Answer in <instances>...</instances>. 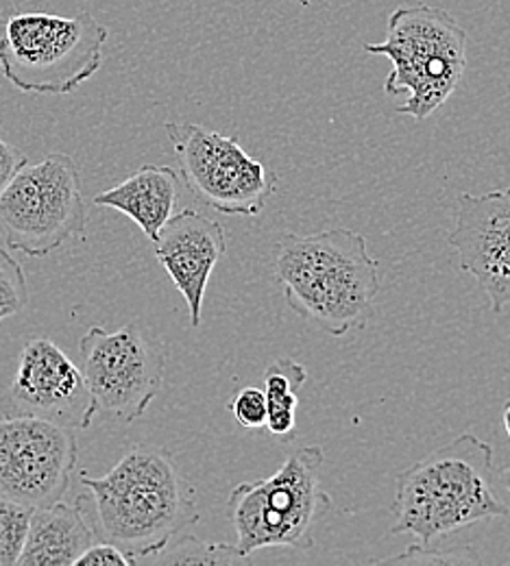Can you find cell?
Returning a JSON list of instances; mask_svg holds the SVG:
<instances>
[{
	"mask_svg": "<svg viewBox=\"0 0 510 566\" xmlns=\"http://www.w3.org/2000/svg\"><path fill=\"white\" fill-rule=\"evenodd\" d=\"M79 355L96 415L134 423L162 390L166 345L140 321L116 332L90 327L79 340Z\"/></svg>",
	"mask_w": 510,
	"mask_h": 566,
	"instance_id": "cell-8",
	"label": "cell"
},
{
	"mask_svg": "<svg viewBox=\"0 0 510 566\" xmlns=\"http://www.w3.org/2000/svg\"><path fill=\"white\" fill-rule=\"evenodd\" d=\"M96 541L79 501H58L31 514L27 545L15 566H74Z\"/></svg>",
	"mask_w": 510,
	"mask_h": 566,
	"instance_id": "cell-14",
	"label": "cell"
},
{
	"mask_svg": "<svg viewBox=\"0 0 510 566\" xmlns=\"http://www.w3.org/2000/svg\"><path fill=\"white\" fill-rule=\"evenodd\" d=\"M33 510L0 496V566H15L27 545Z\"/></svg>",
	"mask_w": 510,
	"mask_h": 566,
	"instance_id": "cell-18",
	"label": "cell"
},
{
	"mask_svg": "<svg viewBox=\"0 0 510 566\" xmlns=\"http://www.w3.org/2000/svg\"><path fill=\"white\" fill-rule=\"evenodd\" d=\"M377 271L365 235L350 229L284 233L275 244V277L284 285L287 303L332 338L371 323L379 294Z\"/></svg>",
	"mask_w": 510,
	"mask_h": 566,
	"instance_id": "cell-2",
	"label": "cell"
},
{
	"mask_svg": "<svg viewBox=\"0 0 510 566\" xmlns=\"http://www.w3.org/2000/svg\"><path fill=\"white\" fill-rule=\"evenodd\" d=\"M29 305V287L22 266L0 247V321L20 314Z\"/></svg>",
	"mask_w": 510,
	"mask_h": 566,
	"instance_id": "cell-19",
	"label": "cell"
},
{
	"mask_svg": "<svg viewBox=\"0 0 510 566\" xmlns=\"http://www.w3.org/2000/svg\"><path fill=\"white\" fill-rule=\"evenodd\" d=\"M153 244L157 262L186 298L190 325L197 329L208 282L227 251L225 227L204 213L181 210L168 218Z\"/></svg>",
	"mask_w": 510,
	"mask_h": 566,
	"instance_id": "cell-13",
	"label": "cell"
},
{
	"mask_svg": "<svg viewBox=\"0 0 510 566\" xmlns=\"http://www.w3.org/2000/svg\"><path fill=\"white\" fill-rule=\"evenodd\" d=\"M87 224L79 166L69 153H49L22 166L0 190V229L9 249L46 258Z\"/></svg>",
	"mask_w": 510,
	"mask_h": 566,
	"instance_id": "cell-7",
	"label": "cell"
},
{
	"mask_svg": "<svg viewBox=\"0 0 510 566\" xmlns=\"http://www.w3.org/2000/svg\"><path fill=\"white\" fill-rule=\"evenodd\" d=\"M493 480V447L476 433L458 436L397 475L391 534L430 547L440 536L507 516Z\"/></svg>",
	"mask_w": 510,
	"mask_h": 566,
	"instance_id": "cell-3",
	"label": "cell"
},
{
	"mask_svg": "<svg viewBox=\"0 0 510 566\" xmlns=\"http://www.w3.org/2000/svg\"><path fill=\"white\" fill-rule=\"evenodd\" d=\"M110 38L92 13H13L0 38V72L24 94H71L103 66Z\"/></svg>",
	"mask_w": 510,
	"mask_h": 566,
	"instance_id": "cell-6",
	"label": "cell"
},
{
	"mask_svg": "<svg viewBox=\"0 0 510 566\" xmlns=\"http://www.w3.org/2000/svg\"><path fill=\"white\" fill-rule=\"evenodd\" d=\"M73 427L0 415V496L31 510L64 501L76 469Z\"/></svg>",
	"mask_w": 510,
	"mask_h": 566,
	"instance_id": "cell-10",
	"label": "cell"
},
{
	"mask_svg": "<svg viewBox=\"0 0 510 566\" xmlns=\"http://www.w3.org/2000/svg\"><path fill=\"white\" fill-rule=\"evenodd\" d=\"M153 560L164 565H251V558L242 556L236 545L204 543L188 534H179Z\"/></svg>",
	"mask_w": 510,
	"mask_h": 566,
	"instance_id": "cell-17",
	"label": "cell"
},
{
	"mask_svg": "<svg viewBox=\"0 0 510 566\" xmlns=\"http://www.w3.org/2000/svg\"><path fill=\"white\" fill-rule=\"evenodd\" d=\"M382 563H391V565H465V563H480L478 556L469 554V556H460L456 552H447V554H430L428 545H413L406 554L395 556V558H386Z\"/></svg>",
	"mask_w": 510,
	"mask_h": 566,
	"instance_id": "cell-21",
	"label": "cell"
},
{
	"mask_svg": "<svg viewBox=\"0 0 510 566\" xmlns=\"http://www.w3.org/2000/svg\"><path fill=\"white\" fill-rule=\"evenodd\" d=\"M447 242L460 269L480 283L491 310L502 314L510 305V188L458 195Z\"/></svg>",
	"mask_w": 510,
	"mask_h": 566,
	"instance_id": "cell-12",
	"label": "cell"
},
{
	"mask_svg": "<svg viewBox=\"0 0 510 566\" xmlns=\"http://www.w3.org/2000/svg\"><path fill=\"white\" fill-rule=\"evenodd\" d=\"M500 482H502V486H504V489L510 493V467L504 471V473H502V475H500Z\"/></svg>",
	"mask_w": 510,
	"mask_h": 566,
	"instance_id": "cell-24",
	"label": "cell"
},
{
	"mask_svg": "<svg viewBox=\"0 0 510 566\" xmlns=\"http://www.w3.org/2000/svg\"><path fill=\"white\" fill-rule=\"evenodd\" d=\"M325 451L308 444L269 478L242 482L227 499V518L236 530V549L249 556L260 549H312L314 527L330 512L332 496L321 486Z\"/></svg>",
	"mask_w": 510,
	"mask_h": 566,
	"instance_id": "cell-5",
	"label": "cell"
},
{
	"mask_svg": "<svg viewBox=\"0 0 510 566\" xmlns=\"http://www.w3.org/2000/svg\"><path fill=\"white\" fill-rule=\"evenodd\" d=\"M134 558H129L123 549L112 543H92V547L74 563V566H134Z\"/></svg>",
	"mask_w": 510,
	"mask_h": 566,
	"instance_id": "cell-22",
	"label": "cell"
},
{
	"mask_svg": "<svg viewBox=\"0 0 510 566\" xmlns=\"http://www.w3.org/2000/svg\"><path fill=\"white\" fill-rule=\"evenodd\" d=\"M308 379V368L292 359L278 357L264 370V395H267V429L273 436H291L296 427L299 390Z\"/></svg>",
	"mask_w": 510,
	"mask_h": 566,
	"instance_id": "cell-16",
	"label": "cell"
},
{
	"mask_svg": "<svg viewBox=\"0 0 510 566\" xmlns=\"http://www.w3.org/2000/svg\"><path fill=\"white\" fill-rule=\"evenodd\" d=\"M179 197V172L170 166L146 164L118 186L94 197V206L112 208L134 220L150 242L175 213Z\"/></svg>",
	"mask_w": 510,
	"mask_h": 566,
	"instance_id": "cell-15",
	"label": "cell"
},
{
	"mask_svg": "<svg viewBox=\"0 0 510 566\" xmlns=\"http://www.w3.org/2000/svg\"><path fill=\"white\" fill-rule=\"evenodd\" d=\"M188 190L222 216L253 218L278 190V175L251 157L238 138L204 125L166 123Z\"/></svg>",
	"mask_w": 510,
	"mask_h": 566,
	"instance_id": "cell-9",
	"label": "cell"
},
{
	"mask_svg": "<svg viewBox=\"0 0 510 566\" xmlns=\"http://www.w3.org/2000/svg\"><path fill=\"white\" fill-rule=\"evenodd\" d=\"M365 51L388 57L386 96H406L397 114L421 123L447 103L465 74L467 31L445 9L402 4L388 15L386 40L365 44Z\"/></svg>",
	"mask_w": 510,
	"mask_h": 566,
	"instance_id": "cell-4",
	"label": "cell"
},
{
	"mask_svg": "<svg viewBox=\"0 0 510 566\" xmlns=\"http://www.w3.org/2000/svg\"><path fill=\"white\" fill-rule=\"evenodd\" d=\"M81 486L92 501V516H85L94 536L136 565L199 523L195 489L162 447L136 444L103 478L81 473Z\"/></svg>",
	"mask_w": 510,
	"mask_h": 566,
	"instance_id": "cell-1",
	"label": "cell"
},
{
	"mask_svg": "<svg viewBox=\"0 0 510 566\" xmlns=\"http://www.w3.org/2000/svg\"><path fill=\"white\" fill-rule=\"evenodd\" d=\"M227 410L236 419V423L242 429L258 431L267 427V395L262 388L247 386L233 395V399L227 403Z\"/></svg>",
	"mask_w": 510,
	"mask_h": 566,
	"instance_id": "cell-20",
	"label": "cell"
},
{
	"mask_svg": "<svg viewBox=\"0 0 510 566\" xmlns=\"http://www.w3.org/2000/svg\"><path fill=\"white\" fill-rule=\"evenodd\" d=\"M504 427H507V433H509L510 438V401L507 403V408H504Z\"/></svg>",
	"mask_w": 510,
	"mask_h": 566,
	"instance_id": "cell-25",
	"label": "cell"
},
{
	"mask_svg": "<svg viewBox=\"0 0 510 566\" xmlns=\"http://www.w3.org/2000/svg\"><path fill=\"white\" fill-rule=\"evenodd\" d=\"M0 415L40 417L73 429L90 427L96 417L81 368L49 338L22 347L13 381L0 397Z\"/></svg>",
	"mask_w": 510,
	"mask_h": 566,
	"instance_id": "cell-11",
	"label": "cell"
},
{
	"mask_svg": "<svg viewBox=\"0 0 510 566\" xmlns=\"http://www.w3.org/2000/svg\"><path fill=\"white\" fill-rule=\"evenodd\" d=\"M27 155L15 148L13 144H9L7 140L0 138V190L9 184V179L22 168L27 166Z\"/></svg>",
	"mask_w": 510,
	"mask_h": 566,
	"instance_id": "cell-23",
	"label": "cell"
}]
</instances>
